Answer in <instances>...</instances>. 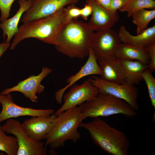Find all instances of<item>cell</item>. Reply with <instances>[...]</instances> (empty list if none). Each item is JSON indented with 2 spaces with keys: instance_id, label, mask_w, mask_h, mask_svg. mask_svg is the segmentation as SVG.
Returning <instances> with one entry per match:
<instances>
[{
  "instance_id": "1",
  "label": "cell",
  "mask_w": 155,
  "mask_h": 155,
  "mask_svg": "<svg viewBox=\"0 0 155 155\" xmlns=\"http://www.w3.org/2000/svg\"><path fill=\"white\" fill-rule=\"evenodd\" d=\"M93 31L88 23L72 20L61 28L55 45V48L70 58L83 59L89 55Z\"/></svg>"
},
{
  "instance_id": "2",
  "label": "cell",
  "mask_w": 155,
  "mask_h": 155,
  "mask_svg": "<svg viewBox=\"0 0 155 155\" xmlns=\"http://www.w3.org/2000/svg\"><path fill=\"white\" fill-rule=\"evenodd\" d=\"M93 119L80 126L87 130L93 143L109 155H128L130 142L125 133L99 117Z\"/></svg>"
},
{
  "instance_id": "3",
  "label": "cell",
  "mask_w": 155,
  "mask_h": 155,
  "mask_svg": "<svg viewBox=\"0 0 155 155\" xmlns=\"http://www.w3.org/2000/svg\"><path fill=\"white\" fill-rule=\"evenodd\" d=\"M64 8L47 17L24 23L18 27L10 49L13 50L21 41L30 38L55 45L61 28L66 23Z\"/></svg>"
},
{
  "instance_id": "4",
  "label": "cell",
  "mask_w": 155,
  "mask_h": 155,
  "mask_svg": "<svg viewBox=\"0 0 155 155\" xmlns=\"http://www.w3.org/2000/svg\"><path fill=\"white\" fill-rule=\"evenodd\" d=\"M83 104L67 109L57 115L52 130L44 138L46 140L45 146L57 149L64 147L67 140L75 143L80 139L81 134L77 129L85 119L82 112Z\"/></svg>"
},
{
  "instance_id": "5",
  "label": "cell",
  "mask_w": 155,
  "mask_h": 155,
  "mask_svg": "<svg viewBox=\"0 0 155 155\" xmlns=\"http://www.w3.org/2000/svg\"><path fill=\"white\" fill-rule=\"evenodd\" d=\"M82 112L85 119L121 114L127 117L136 116V111L124 100L108 94L99 93L83 103Z\"/></svg>"
},
{
  "instance_id": "6",
  "label": "cell",
  "mask_w": 155,
  "mask_h": 155,
  "mask_svg": "<svg viewBox=\"0 0 155 155\" xmlns=\"http://www.w3.org/2000/svg\"><path fill=\"white\" fill-rule=\"evenodd\" d=\"M1 128L6 134L16 138L18 148L17 155H46L47 150L44 143L32 139L24 129L22 123L13 118L6 120Z\"/></svg>"
},
{
  "instance_id": "7",
  "label": "cell",
  "mask_w": 155,
  "mask_h": 155,
  "mask_svg": "<svg viewBox=\"0 0 155 155\" xmlns=\"http://www.w3.org/2000/svg\"><path fill=\"white\" fill-rule=\"evenodd\" d=\"M89 78L92 84L98 89L99 93L110 94L123 99L135 111L139 110L138 91L135 85L126 82L121 84L108 82L96 75H92Z\"/></svg>"
},
{
  "instance_id": "8",
  "label": "cell",
  "mask_w": 155,
  "mask_h": 155,
  "mask_svg": "<svg viewBox=\"0 0 155 155\" xmlns=\"http://www.w3.org/2000/svg\"><path fill=\"white\" fill-rule=\"evenodd\" d=\"M121 43L118 33L111 28L93 32L90 46L97 60L105 57L115 56L117 48Z\"/></svg>"
},
{
  "instance_id": "9",
  "label": "cell",
  "mask_w": 155,
  "mask_h": 155,
  "mask_svg": "<svg viewBox=\"0 0 155 155\" xmlns=\"http://www.w3.org/2000/svg\"><path fill=\"white\" fill-rule=\"evenodd\" d=\"M31 6L22 16L23 23L47 17L67 5H75L79 0H32Z\"/></svg>"
},
{
  "instance_id": "10",
  "label": "cell",
  "mask_w": 155,
  "mask_h": 155,
  "mask_svg": "<svg viewBox=\"0 0 155 155\" xmlns=\"http://www.w3.org/2000/svg\"><path fill=\"white\" fill-rule=\"evenodd\" d=\"M69 91L63 96L64 103L53 113L56 116L67 109L80 105L99 93L98 89L93 86L88 79L82 84L72 85Z\"/></svg>"
},
{
  "instance_id": "11",
  "label": "cell",
  "mask_w": 155,
  "mask_h": 155,
  "mask_svg": "<svg viewBox=\"0 0 155 155\" xmlns=\"http://www.w3.org/2000/svg\"><path fill=\"white\" fill-rule=\"evenodd\" d=\"M0 103L2 109L0 113V123L7 119L22 116L49 117L54 113L53 109H35L20 106L13 102L9 93L2 95L0 93Z\"/></svg>"
},
{
  "instance_id": "12",
  "label": "cell",
  "mask_w": 155,
  "mask_h": 155,
  "mask_svg": "<svg viewBox=\"0 0 155 155\" xmlns=\"http://www.w3.org/2000/svg\"><path fill=\"white\" fill-rule=\"evenodd\" d=\"M52 71L51 68L43 67L41 72L38 75H30L26 79L19 82L16 85L5 89L0 93L5 95L12 92H19L31 101L37 103L38 100L36 94L41 93L44 89V86L41 84V82Z\"/></svg>"
},
{
  "instance_id": "13",
  "label": "cell",
  "mask_w": 155,
  "mask_h": 155,
  "mask_svg": "<svg viewBox=\"0 0 155 155\" xmlns=\"http://www.w3.org/2000/svg\"><path fill=\"white\" fill-rule=\"evenodd\" d=\"M86 1L92 7V17L88 24L93 31L111 29L119 21V16L117 11L112 12L104 8L96 0H86Z\"/></svg>"
},
{
  "instance_id": "14",
  "label": "cell",
  "mask_w": 155,
  "mask_h": 155,
  "mask_svg": "<svg viewBox=\"0 0 155 155\" xmlns=\"http://www.w3.org/2000/svg\"><path fill=\"white\" fill-rule=\"evenodd\" d=\"M57 117L54 114L49 117H32L25 120L22 124L26 133L32 139L40 141L51 132Z\"/></svg>"
},
{
  "instance_id": "15",
  "label": "cell",
  "mask_w": 155,
  "mask_h": 155,
  "mask_svg": "<svg viewBox=\"0 0 155 155\" xmlns=\"http://www.w3.org/2000/svg\"><path fill=\"white\" fill-rule=\"evenodd\" d=\"M97 61L102 71L101 78L118 84L125 82V72L119 59L115 56H110Z\"/></svg>"
},
{
  "instance_id": "16",
  "label": "cell",
  "mask_w": 155,
  "mask_h": 155,
  "mask_svg": "<svg viewBox=\"0 0 155 155\" xmlns=\"http://www.w3.org/2000/svg\"><path fill=\"white\" fill-rule=\"evenodd\" d=\"M88 59L85 64L82 66L80 70L75 74L72 75L66 80L68 85L55 93V99L59 104L62 102V98L65 90L71 87L75 82L81 78L89 75L101 74V70L97 61L91 48H90Z\"/></svg>"
},
{
  "instance_id": "17",
  "label": "cell",
  "mask_w": 155,
  "mask_h": 155,
  "mask_svg": "<svg viewBox=\"0 0 155 155\" xmlns=\"http://www.w3.org/2000/svg\"><path fill=\"white\" fill-rule=\"evenodd\" d=\"M123 43L146 47L155 44V25L147 28L137 35L131 34L124 26H121L118 33Z\"/></svg>"
},
{
  "instance_id": "18",
  "label": "cell",
  "mask_w": 155,
  "mask_h": 155,
  "mask_svg": "<svg viewBox=\"0 0 155 155\" xmlns=\"http://www.w3.org/2000/svg\"><path fill=\"white\" fill-rule=\"evenodd\" d=\"M32 3V0H18L20 7L16 13L12 17L5 20L0 23V28L3 30L4 40L7 36L5 41L6 42L10 43L12 38L18 32V24L22 14L30 7Z\"/></svg>"
},
{
  "instance_id": "19",
  "label": "cell",
  "mask_w": 155,
  "mask_h": 155,
  "mask_svg": "<svg viewBox=\"0 0 155 155\" xmlns=\"http://www.w3.org/2000/svg\"><path fill=\"white\" fill-rule=\"evenodd\" d=\"M115 56L121 60L139 61L149 65L150 60L146 47L121 43L117 48Z\"/></svg>"
},
{
  "instance_id": "20",
  "label": "cell",
  "mask_w": 155,
  "mask_h": 155,
  "mask_svg": "<svg viewBox=\"0 0 155 155\" xmlns=\"http://www.w3.org/2000/svg\"><path fill=\"white\" fill-rule=\"evenodd\" d=\"M125 72V82L134 85L143 80L141 74L149 65L135 60L134 61L120 59Z\"/></svg>"
},
{
  "instance_id": "21",
  "label": "cell",
  "mask_w": 155,
  "mask_h": 155,
  "mask_svg": "<svg viewBox=\"0 0 155 155\" xmlns=\"http://www.w3.org/2000/svg\"><path fill=\"white\" fill-rule=\"evenodd\" d=\"M133 23L137 26L136 33L140 34L147 28L150 22L155 18V9H141L134 12L131 15Z\"/></svg>"
},
{
  "instance_id": "22",
  "label": "cell",
  "mask_w": 155,
  "mask_h": 155,
  "mask_svg": "<svg viewBox=\"0 0 155 155\" xmlns=\"http://www.w3.org/2000/svg\"><path fill=\"white\" fill-rule=\"evenodd\" d=\"M155 1L154 0H128L123 6L118 10L126 12L129 18L136 11L141 9H155Z\"/></svg>"
},
{
  "instance_id": "23",
  "label": "cell",
  "mask_w": 155,
  "mask_h": 155,
  "mask_svg": "<svg viewBox=\"0 0 155 155\" xmlns=\"http://www.w3.org/2000/svg\"><path fill=\"white\" fill-rule=\"evenodd\" d=\"M18 148L16 137L7 135L2 129L0 123V151L8 155H17Z\"/></svg>"
},
{
  "instance_id": "24",
  "label": "cell",
  "mask_w": 155,
  "mask_h": 155,
  "mask_svg": "<svg viewBox=\"0 0 155 155\" xmlns=\"http://www.w3.org/2000/svg\"><path fill=\"white\" fill-rule=\"evenodd\" d=\"M141 75L147 86L151 105L155 109V79L149 68L145 69Z\"/></svg>"
},
{
  "instance_id": "25",
  "label": "cell",
  "mask_w": 155,
  "mask_h": 155,
  "mask_svg": "<svg viewBox=\"0 0 155 155\" xmlns=\"http://www.w3.org/2000/svg\"><path fill=\"white\" fill-rule=\"evenodd\" d=\"M66 23L73 19H78L80 16L81 9L75 5H69L67 8H64Z\"/></svg>"
},
{
  "instance_id": "26",
  "label": "cell",
  "mask_w": 155,
  "mask_h": 155,
  "mask_svg": "<svg viewBox=\"0 0 155 155\" xmlns=\"http://www.w3.org/2000/svg\"><path fill=\"white\" fill-rule=\"evenodd\" d=\"M15 0H0L1 15L0 20L2 22L9 17L10 11L12 4Z\"/></svg>"
},
{
  "instance_id": "27",
  "label": "cell",
  "mask_w": 155,
  "mask_h": 155,
  "mask_svg": "<svg viewBox=\"0 0 155 155\" xmlns=\"http://www.w3.org/2000/svg\"><path fill=\"white\" fill-rule=\"evenodd\" d=\"M146 48L150 60L149 69L152 72L155 71V44L149 45Z\"/></svg>"
},
{
  "instance_id": "28",
  "label": "cell",
  "mask_w": 155,
  "mask_h": 155,
  "mask_svg": "<svg viewBox=\"0 0 155 155\" xmlns=\"http://www.w3.org/2000/svg\"><path fill=\"white\" fill-rule=\"evenodd\" d=\"M128 0H111L109 10L112 12L117 11L122 7Z\"/></svg>"
},
{
  "instance_id": "29",
  "label": "cell",
  "mask_w": 155,
  "mask_h": 155,
  "mask_svg": "<svg viewBox=\"0 0 155 155\" xmlns=\"http://www.w3.org/2000/svg\"><path fill=\"white\" fill-rule=\"evenodd\" d=\"M92 9L91 5L86 3L84 7L81 9L80 16L84 20H87L88 16L92 14Z\"/></svg>"
},
{
  "instance_id": "30",
  "label": "cell",
  "mask_w": 155,
  "mask_h": 155,
  "mask_svg": "<svg viewBox=\"0 0 155 155\" xmlns=\"http://www.w3.org/2000/svg\"><path fill=\"white\" fill-rule=\"evenodd\" d=\"M96 1L102 6L109 10L111 0H96Z\"/></svg>"
},
{
  "instance_id": "31",
  "label": "cell",
  "mask_w": 155,
  "mask_h": 155,
  "mask_svg": "<svg viewBox=\"0 0 155 155\" xmlns=\"http://www.w3.org/2000/svg\"><path fill=\"white\" fill-rule=\"evenodd\" d=\"M10 46V43H7L5 41L3 42L0 43V58Z\"/></svg>"
},
{
  "instance_id": "32",
  "label": "cell",
  "mask_w": 155,
  "mask_h": 155,
  "mask_svg": "<svg viewBox=\"0 0 155 155\" xmlns=\"http://www.w3.org/2000/svg\"><path fill=\"white\" fill-rule=\"evenodd\" d=\"M4 154V153H3L2 152H0V155H3Z\"/></svg>"
},
{
  "instance_id": "33",
  "label": "cell",
  "mask_w": 155,
  "mask_h": 155,
  "mask_svg": "<svg viewBox=\"0 0 155 155\" xmlns=\"http://www.w3.org/2000/svg\"><path fill=\"white\" fill-rule=\"evenodd\" d=\"M0 104H1V103H0Z\"/></svg>"
},
{
  "instance_id": "34",
  "label": "cell",
  "mask_w": 155,
  "mask_h": 155,
  "mask_svg": "<svg viewBox=\"0 0 155 155\" xmlns=\"http://www.w3.org/2000/svg\"><path fill=\"white\" fill-rule=\"evenodd\" d=\"M154 0L155 1V0Z\"/></svg>"
}]
</instances>
